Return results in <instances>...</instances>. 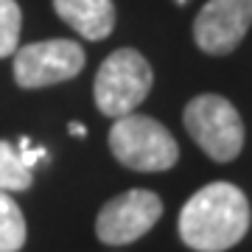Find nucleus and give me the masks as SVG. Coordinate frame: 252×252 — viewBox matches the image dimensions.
I'll return each mask as SVG.
<instances>
[{"instance_id":"obj_1","label":"nucleus","mask_w":252,"mask_h":252,"mask_svg":"<svg viewBox=\"0 0 252 252\" xmlns=\"http://www.w3.org/2000/svg\"><path fill=\"white\" fill-rule=\"evenodd\" d=\"M177 227L193 252H224L250 230V202L230 182H210L182 205Z\"/></svg>"},{"instance_id":"obj_2","label":"nucleus","mask_w":252,"mask_h":252,"mask_svg":"<svg viewBox=\"0 0 252 252\" xmlns=\"http://www.w3.org/2000/svg\"><path fill=\"white\" fill-rule=\"evenodd\" d=\"M109 152L121 165L132 171H168L180 160V146L174 135L149 115L129 112L115 118L109 129Z\"/></svg>"},{"instance_id":"obj_3","label":"nucleus","mask_w":252,"mask_h":252,"mask_svg":"<svg viewBox=\"0 0 252 252\" xmlns=\"http://www.w3.org/2000/svg\"><path fill=\"white\" fill-rule=\"evenodd\" d=\"M152 84L154 73L146 56L135 48H121L115 54H109L95 73V84H93L95 107L112 121L137 112Z\"/></svg>"},{"instance_id":"obj_4","label":"nucleus","mask_w":252,"mask_h":252,"mask_svg":"<svg viewBox=\"0 0 252 252\" xmlns=\"http://www.w3.org/2000/svg\"><path fill=\"white\" fill-rule=\"evenodd\" d=\"M185 129L193 143L216 162L235 160L244 149V121L238 109L221 95L205 93L188 101L182 112Z\"/></svg>"},{"instance_id":"obj_5","label":"nucleus","mask_w":252,"mask_h":252,"mask_svg":"<svg viewBox=\"0 0 252 252\" xmlns=\"http://www.w3.org/2000/svg\"><path fill=\"white\" fill-rule=\"evenodd\" d=\"M162 216V199L149 188L124 190L98 210L95 235L107 247H126L143 238Z\"/></svg>"},{"instance_id":"obj_6","label":"nucleus","mask_w":252,"mask_h":252,"mask_svg":"<svg viewBox=\"0 0 252 252\" xmlns=\"http://www.w3.org/2000/svg\"><path fill=\"white\" fill-rule=\"evenodd\" d=\"M84 70V48L73 39H45L14 51V81L26 90L76 79Z\"/></svg>"},{"instance_id":"obj_7","label":"nucleus","mask_w":252,"mask_h":252,"mask_svg":"<svg viewBox=\"0 0 252 252\" xmlns=\"http://www.w3.org/2000/svg\"><path fill=\"white\" fill-rule=\"evenodd\" d=\"M252 26V0H207L193 20V39L210 56H227Z\"/></svg>"},{"instance_id":"obj_8","label":"nucleus","mask_w":252,"mask_h":252,"mask_svg":"<svg viewBox=\"0 0 252 252\" xmlns=\"http://www.w3.org/2000/svg\"><path fill=\"white\" fill-rule=\"evenodd\" d=\"M56 14L79 36L98 42L115 28V3L112 0H54Z\"/></svg>"},{"instance_id":"obj_9","label":"nucleus","mask_w":252,"mask_h":252,"mask_svg":"<svg viewBox=\"0 0 252 252\" xmlns=\"http://www.w3.org/2000/svg\"><path fill=\"white\" fill-rule=\"evenodd\" d=\"M26 244V216L14 199L0 190V252H20Z\"/></svg>"},{"instance_id":"obj_10","label":"nucleus","mask_w":252,"mask_h":252,"mask_svg":"<svg viewBox=\"0 0 252 252\" xmlns=\"http://www.w3.org/2000/svg\"><path fill=\"white\" fill-rule=\"evenodd\" d=\"M34 182V171L20 157L17 146L0 140V190H28Z\"/></svg>"},{"instance_id":"obj_11","label":"nucleus","mask_w":252,"mask_h":252,"mask_svg":"<svg viewBox=\"0 0 252 252\" xmlns=\"http://www.w3.org/2000/svg\"><path fill=\"white\" fill-rule=\"evenodd\" d=\"M20 28H23V11L17 0H0V59L14 56L20 48Z\"/></svg>"},{"instance_id":"obj_12","label":"nucleus","mask_w":252,"mask_h":252,"mask_svg":"<svg viewBox=\"0 0 252 252\" xmlns=\"http://www.w3.org/2000/svg\"><path fill=\"white\" fill-rule=\"evenodd\" d=\"M70 135H76V137H84L87 132H84V126H81L79 121H73V124H70Z\"/></svg>"},{"instance_id":"obj_13","label":"nucleus","mask_w":252,"mask_h":252,"mask_svg":"<svg viewBox=\"0 0 252 252\" xmlns=\"http://www.w3.org/2000/svg\"><path fill=\"white\" fill-rule=\"evenodd\" d=\"M174 3H180V6H185V3H188V0H174Z\"/></svg>"}]
</instances>
